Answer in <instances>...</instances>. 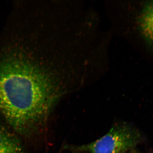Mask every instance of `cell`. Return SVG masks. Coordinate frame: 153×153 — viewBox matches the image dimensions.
Here are the masks:
<instances>
[{"instance_id": "cell-3", "label": "cell", "mask_w": 153, "mask_h": 153, "mask_svg": "<svg viewBox=\"0 0 153 153\" xmlns=\"http://www.w3.org/2000/svg\"><path fill=\"white\" fill-rule=\"evenodd\" d=\"M141 34L147 48L153 52V1H145L139 19Z\"/></svg>"}, {"instance_id": "cell-1", "label": "cell", "mask_w": 153, "mask_h": 153, "mask_svg": "<svg viewBox=\"0 0 153 153\" xmlns=\"http://www.w3.org/2000/svg\"><path fill=\"white\" fill-rule=\"evenodd\" d=\"M12 37L0 45V103L23 113L39 111L63 91L42 59L38 30Z\"/></svg>"}, {"instance_id": "cell-5", "label": "cell", "mask_w": 153, "mask_h": 153, "mask_svg": "<svg viewBox=\"0 0 153 153\" xmlns=\"http://www.w3.org/2000/svg\"><path fill=\"white\" fill-rule=\"evenodd\" d=\"M129 153H136V152H134V150L131 151V152H129Z\"/></svg>"}, {"instance_id": "cell-2", "label": "cell", "mask_w": 153, "mask_h": 153, "mask_svg": "<svg viewBox=\"0 0 153 153\" xmlns=\"http://www.w3.org/2000/svg\"><path fill=\"white\" fill-rule=\"evenodd\" d=\"M141 140L140 135L133 127L123 122L114 123L108 131L89 143L66 144L63 149L71 153H129Z\"/></svg>"}, {"instance_id": "cell-4", "label": "cell", "mask_w": 153, "mask_h": 153, "mask_svg": "<svg viewBox=\"0 0 153 153\" xmlns=\"http://www.w3.org/2000/svg\"><path fill=\"white\" fill-rule=\"evenodd\" d=\"M0 153H25L24 146L17 135L1 125Z\"/></svg>"}]
</instances>
